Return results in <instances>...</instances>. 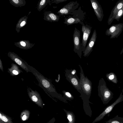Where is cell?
Here are the masks:
<instances>
[{"label": "cell", "instance_id": "obj_20", "mask_svg": "<svg viewBox=\"0 0 123 123\" xmlns=\"http://www.w3.org/2000/svg\"><path fill=\"white\" fill-rule=\"evenodd\" d=\"M63 110L66 114L68 121V123H75V117L74 113L72 111H68L64 109Z\"/></svg>", "mask_w": 123, "mask_h": 123}, {"label": "cell", "instance_id": "obj_18", "mask_svg": "<svg viewBox=\"0 0 123 123\" xmlns=\"http://www.w3.org/2000/svg\"><path fill=\"white\" fill-rule=\"evenodd\" d=\"M7 72L11 76H16L23 72L19 68L18 66L14 63L11 64V67L8 68Z\"/></svg>", "mask_w": 123, "mask_h": 123}, {"label": "cell", "instance_id": "obj_4", "mask_svg": "<svg viewBox=\"0 0 123 123\" xmlns=\"http://www.w3.org/2000/svg\"><path fill=\"white\" fill-rule=\"evenodd\" d=\"M85 14L80 7L78 10H76L70 14L72 16H69L65 18L64 23L68 25L78 23L81 25L83 23Z\"/></svg>", "mask_w": 123, "mask_h": 123}, {"label": "cell", "instance_id": "obj_19", "mask_svg": "<svg viewBox=\"0 0 123 123\" xmlns=\"http://www.w3.org/2000/svg\"><path fill=\"white\" fill-rule=\"evenodd\" d=\"M27 19L28 17L25 16L19 19L16 26L15 30L17 33H19L20 29L27 24Z\"/></svg>", "mask_w": 123, "mask_h": 123}, {"label": "cell", "instance_id": "obj_23", "mask_svg": "<svg viewBox=\"0 0 123 123\" xmlns=\"http://www.w3.org/2000/svg\"><path fill=\"white\" fill-rule=\"evenodd\" d=\"M106 123H123V117H119L117 115L106 121Z\"/></svg>", "mask_w": 123, "mask_h": 123}, {"label": "cell", "instance_id": "obj_8", "mask_svg": "<svg viewBox=\"0 0 123 123\" xmlns=\"http://www.w3.org/2000/svg\"><path fill=\"white\" fill-rule=\"evenodd\" d=\"M123 29V24H114L107 30L105 34L107 36L110 35V39L117 38L121 33Z\"/></svg>", "mask_w": 123, "mask_h": 123}, {"label": "cell", "instance_id": "obj_5", "mask_svg": "<svg viewBox=\"0 0 123 123\" xmlns=\"http://www.w3.org/2000/svg\"><path fill=\"white\" fill-rule=\"evenodd\" d=\"M65 71V75L67 80L80 93L81 91L80 79L77 75L76 70L66 68Z\"/></svg>", "mask_w": 123, "mask_h": 123}, {"label": "cell", "instance_id": "obj_13", "mask_svg": "<svg viewBox=\"0 0 123 123\" xmlns=\"http://www.w3.org/2000/svg\"><path fill=\"white\" fill-rule=\"evenodd\" d=\"M27 91L29 97L33 102L39 105H41L43 101L39 93L36 90L34 91L30 87H27Z\"/></svg>", "mask_w": 123, "mask_h": 123}, {"label": "cell", "instance_id": "obj_28", "mask_svg": "<svg viewBox=\"0 0 123 123\" xmlns=\"http://www.w3.org/2000/svg\"><path fill=\"white\" fill-rule=\"evenodd\" d=\"M0 118L4 122H7L8 121V119L5 116L2 115L1 113H0Z\"/></svg>", "mask_w": 123, "mask_h": 123}, {"label": "cell", "instance_id": "obj_16", "mask_svg": "<svg viewBox=\"0 0 123 123\" xmlns=\"http://www.w3.org/2000/svg\"><path fill=\"white\" fill-rule=\"evenodd\" d=\"M14 44L20 49L27 50L32 48L35 43H31L28 40H21L18 42H14Z\"/></svg>", "mask_w": 123, "mask_h": 123}, {"label": "cell", "instance_id": "obj_24", "mask_svg": "<svg viewBox=\"0 0 123 123\" xmlns=\"http://www.w3.org/2000/svg\"><path fill=\"white\" fill-rule=\"evenodd\" d=\"M50 2V0H41L38 2L37 9L39 11H41L47 5L48 3Z\"/></svg>", "mask_w": 123, "mask_h": 123}, {"label": "cell", "instance_id": "obj_12", "mask_svg": "<svg viewBox=\"0 0 123 123\" xmlns=\"http://www.w3.org/2000/svg\"><path fill=\"white\" fill-rule=\"evenodd\" d=\"M95 14L98 20L101 22L102 20L104 15L101 6L96 0H90Z\"/></svg>", "mask_w": 123, "mask_h": 123}, {"label": "cell", "instance_id": "obj_31", "mask_svg": "<svg viewBox=\"0 0 123 123\" xmlns=\"http://www.w3.org/2000/svg\"><path fill=\"white\" fill-rule=\"evenodd\" d=\"M55 121V118H53L51 121H50L49 123H54V122Z\"/></svg>", "mask_w": 123, "mask_h": 123}, {"label": "cell", "instance_id": "obj_15", "mask_svg": "<svg viewBox=\"0 0 123 123\" xmlns=\"http://www.w3.org/2000/svg\"><path fill=\"white\" fill-rule=\"evenodd\" d=\"M97 38V34L96 30H94L91 37L86 46L83 56L85 57L88 56L92 50Z\"/></svg>", "mask_w": 123, "mask_h": 123}, {"label": "cell", "instance_id": "obj_17", "mask_svg": "<svg viewBox=\"0 0 123 123\" xmlns=\"http://www.w3.org/2000/svg\"><path fill=\"white\" fill-rule=\"evenodd\" d=\"M60 19L59 16L51 11L46 12L44 13L43 19L51 22H58Z\"/></svg>", "mask_w": 123, "mask_h": 123}, {"label": "cell", "instance_id": "obj_30", "mask_svg": "<svg viewBox=\"0 0 123 123\" xmlns=\"http://www.w3.org/2000/svg\"><path fill=\"white\" fill-rule=\"evenodd\" d=\"M27 118V117L25 115H24L22 118V119L23 121H25V120Z\"/></svg>", "mask_w": 123, "mask_h": 123}, {"label": "cell", "instance_id": "obj_2", "mask_svg": "<svg viewBox=\"0 0 123 123\" xmlns=\"http://www.w3.org/2000/svg\"><path fill=\"white\" fill-rule=\"evenodd\" d=\"M28 68L36 77L38 82L39 86L49 95H51L65 103L67 102L63 96L58 93L50 80L45 77L33 67L28 64Z\"/></svg>", "mask_w": 123, "mask_h": 123}, {"label": "cell", "instance_id": "obj_11", "mask_svg": "<svg viewBox=\"0 0 123 123\" xmlns=\"http://www.w3.org/2000/svg\"><path fill=\"white\" fill-rule=\"evenodd\" d=\"M81 25V30L83 33V36L81 45L82 51L84 54L86 49L89 37L91 33L92 27L88 25H85L83 23Z\"/></svg>", "mask_w": 123, "mask_h": 123}, {"label": "cell", "instance_id": "obj_14", "mask_svg": "<svg viewBox=\"0 0 123 123\" xmlns=\"http://www.w3.org/2000/svg\"><path fill=\"white\" fill-rule=\"evenodd\" d=\"M123 6V0H119L117 2L111 12V14L108 18L107 23L110 25L114 19L118 11Z\"/></svg>", "mask_w": 123, "mask_h": 123}, {"label": "cell", "instance_id": "obj_10", "mask_svg": "<svg viewBox=\"0 0 123 123\" xmlns=\"http://www.w3.org/2000/svg\"><path fill=\"white\" fill-rule=\"evenodd\" d=\"M79 5L77 1H71L64 6L57 13L60 15L70 14L76 10Z\"/></svg>", "mask_w": 123, "mask_h": 123}, {"label": "cell", "instance_id": "obj_22", "mask_svg": "<svg viewBox=\"0 0 123 123\" xmlns=\"http://www.w3.org/2000/svg\"><path fill=\"white\" fill-rule=\"evenodd\" d=\"M107 80L115 84H117L118 82L116 74L113 72L107 73L106 75Z\"/></svg>", "mask_w": 123, "mask_h": 123}, {"label": "cell", "instance_id": "obj_9", "mask_svg": "<svg viewBox=\"0 0 123 123\" xmlns=\"http://www.w3.org/2000/svg\"><path fill=\"white\" fill-rule=\"evenodd\" d=\"M7 55L12 61L27 72H31L28 66V64L17 54L14 52L10 51L8 53Z\"/></svg>", "mask_w": 123, "mask_h": 123}, {"label": "cell", "instance_id": "obj_26", "mask_svg": "<svg viewBox=\"0 0 123 123\" xmlns=\"http://www.w3.org/2000/svg\"><path fill=\"white\" fill-rule=\"evenodd\" d=\"M123 16V6L118 12L117 14L114 19L119 21L120 19Z\"/></svg>", "mask_w": 123, "mask_h": 123}, {"label": "cell", "instance_id": "obj_3", "mask_svg": "<svg viewBox=\"0 0 123 123\" xmlns=\"http://www.w3.org/2000/svg\"><path fill=\"white\" fill-rule=\"evenodd\" d=\"M98 95L103 104H107L113 98V94L108 88L103 78L100 79L98 87Z\"/></svg>", "mask_w": 123, "mask_h": 123}, {"label": "cell", "instance_id": "obj_21", "mask_svg": "<svg viewBox=\"0 0 123 123\" xmlns=\"http://www.w3.org/2000/svg\"><path fill=\"white\" fill-rule=\"evenodd\" d=\"M10 3L15 7H18L25 6L26 4L25 0H9Z\"/></svg>", "mask_w": 123, "mask_h": 123}, {"label": "cell", "instance_id": "obj_29", "mask_svg": "<svg viewBox=\"0 0 123 123\" xmlns=\"http://www.w3.org/2000/svg\"><path fill=\"white\" fill-rule=\"evenodd\" d=\"M0 69L3 72V68L2 63L0 59Z\"/></svg>", "mask_w": 123, "mask_h": 123}, {"label": "cell", "instance_id": "obj_27", "mask_svg": "<svg viewBox=\"0 0 123 123\" xmlns=\"http://www.w3.org/2000/svg\"><path fill=\"white\" fill-rule=\"evenodd\" d=\"M67 0H52V3H55L58 4L59 3L62 2L67 1Z\"/></svg>", "mask_w": 123, "mask_h": 123}, {"label": "cell", "instance_id": "obj_6", "mask_svg": "<svg viewBox=\"0 0 123 123\" xmlns=\"http://www.w3.org/2000/svg\"><path fill=\"white\" fill-rule=\"evenodd\" d=\"M123 90L118 98L112 103L107 106L104 111L93 120L92 123H95L103 119L106 115L110 113L117 104L123 101Z\"/></svg>", "mask_w": 123, "mask_h": 123}, {"label": "cell", "instance_id": "obj_25", "mask_svg": "<svg viewBox=\"0 0 123 123\" xmlns=\"http://www.w3.org/2000/svg\"><path fill=\"white\" fill-rule=\"evenodd\" d=\"M62 92L63 94V96L66 100L71 101L74 99V97L69 92L63 90Z\"/></svg>", "mask_w": 123, "mask_h": 123}, {"label": "cell", "instance_id": "obj_1", "mask_svg": "<svg viewBox=\"0 0 123 123\" xmlns=\"http://www.w3.org/2000/svg\"><path fill=\"white\" fill-rule=\"evenodd\" d=\"M79 66L80 70V79L81 88L80 97L83 100V109L85 114L91 117L92 115V111L89 104H93L90 102L89 99L92 93V83L86 76H85L81 65L80 64Z\"/></svg>", "mask_w": 123, "mask_h": 123}, {"label": "cell", "instance_id": "obj_7", "mask_svg": "<svg viewBox=\"0 0 123 123\" xmlns=\"http://www.w3.org/2000/svg\"><path fill=\"white\" fill-rule=\"evenodd\" d=\"M80 37V31L75 27L73 35L74 51L75 53H77L79 57L81 59L82 51Z\"/></svg>", "mask_w": 123, "mask_h": 123}, {"label": "cell", "instance_id": "obj_32", "mask_svg": "<svg viewBox=\"0 0 123 123\" xmlns=\"http://www.w3.org/2000/svg\"><path fill=\"white\" fill-rule=\"evenodd\" d=\"M123 53V47L122 49L120 52V54L121 55Z\"/></svg>", "mask_w": 123, "mask_h": 123}]
</instances>
